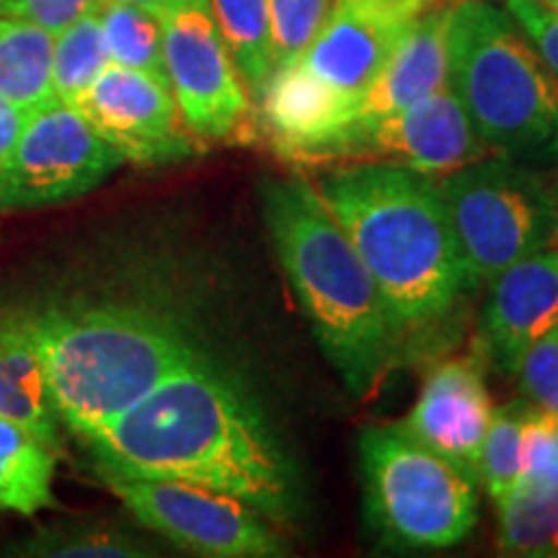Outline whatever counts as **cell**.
Returning a JSON list of instances; mask_svg holds the SVG:
<instances>
[{
    "label": "cell",
    "instance_id": "14",
    "mask_svg": "<svg viewBox=\"0 0 558 558\" xmlns=\"http://www.w3.org/2000/svg\"><path fill=\"white\" fill-rule=\"evenodd\" d=\"M256 104L262 128L279 156L303 163L357 120V96L331 86L298 58L271 73Z\"/></svg>",
    "mask_w": 558,
    "mask_h": 558
},
{
    "label": "cell",
    "instance_id": "37",
    "mask_svg": "<svg viewBox=\"0 0 558 558\" xmlns=\"http://www.w3.org/2000/svg\"><path fill=\"white\" fill-rule=\"evenodd\" d=\"M550 246H556V248H558V230H556V235H554V243H550Z\"/></svg>",
    "mask_w": 558,
    "mask_h": 558
},
{
    "label": "cell",
    "instance_id": "18",
    "mask_svg": "<svg viewBox=\"0 0 558 558\" xmlns=\"http://www.w3.org/2000/svg\"><path fill=\"white\" fill-rule=\"evenodd\" d=\"M0 416L34 432L52 450H62V422L45 373L32 344L5 311H0Z\"/></svg>",
    "mask_w": 558,
    "mask_h": 558
},
{
    "label": "cell",
    "instance_id": "33",
    "mask_svg": "<svg viewBox=\"0 0 558 558\" xmlns=\"http://www.w3.org/2000/svg\"><path fill=\"white\" fill-rule=\"evenodd\" d=\"M122 3H132V5H140V9L156 13V16H163L166 11L173 9V5L179 3V0H122Z\"/></svg>",
    "mask_w": 558,
    "mask_h": 558
},
{
    "label": "cell",
    "instance_id": "12",
    "mask_svg": "<svg viewBox=\"0 0 558 558\" xmlns=\"http://www.w3.org/2000/svg\"><path fill=\"white\" fill-rule=\"evenodd\" d=\"M70 107L124 158L135 166H163L192 158V135L173 99L169 81L109 62Z\"/></svg>",
    "mask_w": 558,
    "mask_h": 558
},
{
    "label": "cell",
    "instance_id": "22",
    "mask_svg": "<svg viewBox=\"0 0 558 558\" xmlns=\"http://www.w3.org/2000/svg\"><path fill=\"white\" fill-rule=\"evenodd\" d=\"M52 34L0 13V96L37 109L52 101Z\"/></svg>",
    "mask_w": 558,
    "mask_h": 558
},
{
    "label": "cell",
    "instance_id": "4",
    "mask_svg": "<svg viewBox=\"0 0 558 558\" xmlns=\"http://www.w3.org/2000/svg\"><path fill=\"white\" fill-rule=\"evenodd\" d=\"M313 184L401 333L448 316L465 277L435 179L390 163H341Z\"/></svg>",
    "mask_w": 558,
    "mask_h": 558
},
{
    "label": "cell",
    "instance_id": "9",
    "mask_svg": "<svg viewBox=\"0 0 558 558\" xmlns=\"http://www.w3.org/2000/svg\"><path fill=\"white\" fill-rule=\"evenodd\" d=\"M124 158L58 99L32 109L13 150L0 160V209L65 205L94 192Z\"/></svg>",
    "mask_w": 558,
    "mask_h": 558
},
{
    "label": "cell",
    "instance_id": "10",
    "mask_svg": "<svg viewBox=\"0 0 558 558\" xmlns=\"http://www.w3.org/2000/svg\"><path fill=\"white\" fill-rule=\"evenodd\" d=\"M166 78L197 140L228 143L248 130L254 101L215 24L209 0H179L160 16Z\"/></svg>",
    "mask_w": 558,
    "mask_h": 558
},
{
    "label": "cell",
    "instance_id": "28",
    "mask_svg": "<svg viewBox=\"0 0 558 558\" xmlns=\"http://www.w3.org/2000/svg\"><path fill=\"white\" fill-rule=\"evenodd\" d=\"M518 378L530 407L558 418V324L527 349Z\"/></svg>",
    "mask_w": 558,
    "mask_h": 558
},
{
    "label": "cell",
    "instance_id": "34",
    "mask_svg": "<svg viewBox=\"0 0 558 558\" xmlns=\"http://www.w3.org/2000/svg\"><path fill=\"white\" fill-rule=\"evenodd\" d=\"M550 194H554V202H556V213H558V173H556V179L550 181Z\"/></svg>",
    "mask_w": 558,
    "mask_h": 558
},
{
    "label": "cell",
    "instance_id": "7",
    "mask_svg": "<svg viewBox=\"0 0 558 558\" xmlns=\"http://www.w3.org/2000/svg\"><path fill=\"white\" fill-rule=\"evenodd\" d=\"M463 267L465 290L554 243L558 213L550 181L527 163L486 156L435 179Z\"/></svg>",
    "mask_w": 558,
    "mask_h": 558
},
{
    "label": "cell",
    "instance_id": "29",
    "mask_svg": "<svg viewBox=\"0 0 558 558\" xmlns=\"http://www.w3.org/2000/svg\"><path fill=\"white\" fill-rule=\"evenodd\" d=\"M558 478V418L530 407L525 439H522L520 481ZM518 486V484H514Z\"/></svg>",
    "mask_w": 558,
    "mask_h": 558
},
{
    "label": "cell",
    "instance_id": "21",
    "mask_svg": "<svg viewBox=\"0 0 558 558\" xmlns=\"http://www.w3.org/2000/svg\"><path fill=\"white\" fill-rule=\"evenodd\" d=\"M494 507L501 554L558 558V478L518 481Z\"/></svg>",
    "mask_w": 558,
    "mask_h": 558
},
{
    "label": "cell",
    "instance_id": "27",
    "mask_svg": "<svg viewBox=\"0 0 558 558\" xmlns=\"http://www.w3.org/2000/svg\"><path fill=\"white\" fill-rule=\"evenodd\" d=\"M331 3L333 0H267L275 70L305 52Z\"/></svg>",
    "mask_w": 558,
    "mask_h": 558
},
{
    "label": "cell",
    "instance_id": "1",
    "mask_svg": "<svg viewBox=\"0 0 558 558\" xmlns=\"http://www.w3.org/2000/svg\"><path fill=\"white\" fill-rule=\"evenodd\" d=\"M83 445L94 469L218 488L271 522L298 507L292 463L262 409L209 357L179 367Z\"/></svg>",
    "mask_w": 558,
    "mask_h": 558
},
{
    "label": "cell",
    "instance_id": "6",
    "mask_svg": "<svg viewBox=\"0 0 558 558\" xmlns=\"http://www.w3.org/2000/svg\"><path fill=\"white\" fill-rule=\"evenodd\" d=\"M367 518L396 546L450 548L478 520V478L427 448L403 424L360 437Z\"/></svg>",
    "mask_w": 558,
    "mask_h": 558
},
{
    "label": "cell",
    "instance_id": "2",
    "mask_svg": "<svg viewBox=\"0 0 558 558\" xmlns=\"http://www.w3.org/2000/svg\"><path fill=\"white\" fill-rule=\"evenodd\" d=\"M37 354L60 422L86 442L179 367L207 357L179 318L148 305L5 311Z\"/></svg>",
    "mask_w": 558,
    "mask_h": 558
},
{
    "label": "cell",
    "instance_id": "23",
    "mask_svg": "<svg viewBox=\"0 0 558 558\" xmlns=\"http://www.w3.org/2000/svg\"><path fill=\"white\" fill-rule=\"evenodd\" d=\"M209 9L251 99L256 101L275 73L267 0H209Z\"/></svg>",
    "mask_w": 558,
    "mask_h": 558
},
{
    "label": "cell",
    "instance_id": "31",
    "mask_svg": "<svg viewBox=\"0 0 558 558\" xmlns=\"http://www.w3.org/2000/svg\"><path fill=\"white\" fill-rule=\"evenodd\" d=\"M558 75V11L543 0H501Z\"/></svg>",
    "mask_w": 558,
    "mask_h": 558
},
{
    "label": "cell",
    "instance_id": "16",
    "mask_svg": "<svg viewBox=\"0 0 558 558\" xmlns=\"http://www.w3.org/2000/svg\"><path fill=\"white\" fill-rule=\"evenodd\" d=\"M558 324V248L548 246L501 271L484 311V344L494 365L518 373L530 347Z\"/></svg>",
    "mask_w": 558,
    "mask_h": 558
},
{
    "label": "cell",
    "instance_id": "15",
    "mask_svg": "<svg viewBox=\"0 0 558 558\" xmlns=\"http://www.w3.org/2000/svg\"><path fill=\"white\" fill-rule=\"evenodd\" d=\"M492 414L484 367L473 354H465L432 369L414 409L401 424L427 448L456 460L478 478V452Z\"/></svg>",
    "mask_w": 558,
    "mask_h": 558
},
{
    "label": "cell",
    "instance_id": "26",
    "mask_svg": "<svg viewBox=\"0 0 558 558\" xmlns=\"http://www.w3.org/2000/svg\"><path fill=\"white\" fill-rule=\"evenodd\" d=\"M530 414L527 401H512L494 409L484 445L478 452V481L494 505L512 492L522 473V439Z\"/></svg>",
    "mask_w": 558,
    "mask_h": 558
},
{
    "label": "cell",
    "instance_id": "25",
    "mask_svg": "<svg viewBox=\"0 0 558 558\" xmlns=\"http://www.w3.org/2000/svg\"><path fill=\"white\" fill-rule=\"evenodd\" d=\"M101 24L96 11L54 34L52 39V94L62 104H73L109 65Z\"/></svg>",
    "mask_w": 558,
    "mask_h": 558
},
{
    "label": "cell",
    "instance_id": "5",
    "mask_svg": "<svg viewBox=\"0 0 558 558\" xmlns=\"http://www.w3.org/2000/svg\"><path fill=\"white\" fill-rule=\"evenodd\" d=\"M448 83L494 156L558 160V75L505 3L450 5Z\"/></svg>",
    "mask_w": 558,
    "mask_h": 558
},
{
    "label": "cell",
    "instance_id": "17",
    "mask_svg": "<svg viewBox=\"0 0 558 558\" xmlns=\"http://www.w3.org/2000/svg\"><path fill=\"white\" fill-rule=\"evenodd\" d=\"M448 16L450 5H437L411 26L360 94L354 124L407 109L448 83Z\"/></svg>",
    "mask_w": 558,
    "mask_h": 558
},
{
    "label": "cell",
    "instance_id": "32",
    "mask_svg": "<svg viewBox=\"0 0 558 558\" xmlns=\"http://www.w3.org/2000/svg\"><path fill=\"white\" fill-rule=\"evenodd\" d=\"M32 109L21 107V104L0 96V160H3L16 145V140L26 128Z\"/></svg>",
    "mask_w": 558,
    "mask_h": 558
},
{
    "label": "cell",
    "instance_id": "36",
    "mask_svg": "<svg viewBox=\"0 0 558 558\" xmlns=\"http://www.w3.org/2000/svg\"><path fill=\"white\" fill-rule=\"evenodd\" d=\"M452 3H458V0H439V5H452Z\"/></svg>",
    "mask_w": 558,
    "mask_h": 558
},
{
    "label": "cell",
    "instance_id": "24",
    "mask_svg": "<svg viewBox=\"0 0 558 558\" xmlns=\"http://www.w3.org/2000/svg\"><path fill=\"white\" fill-rule=\"evenodd\" d=\"M96 16H99L109 60L114 65L135 68L169 81L166 78L160 16L140 9V5L122 3V0H99Z\"/></svg>",
    "mask_w": 558,
    "mask_h": 558
},
{
    "label": "cell",
    "instance_id": "19",
    "mask_svg": "<svg viewBox=\"0 0 558 558\" xmlns=\"http://www.w3.org/2000/svg\"><path fill=\"white\" fill-rule=\"evenodd\" d=\"M58 458L34 432L0 416V512L32 518L58 507L52 492Z\"/></svg>",
    "mask_w": 558,
    "mask_h": 558
},
{
    "label": "cell",
    "instance_id": "30",
    "mask_svg": "<svg viewBox=\"0 0 558 558\" xmlns=\"http://www.w3.org/2000/svg\"><path fill=\"white\" fill-rule=\"evenodd\" d=\"M96 5L99 0H0V13L29 21L54 37L73 21L96 11Z\"/></svg>",
    "mask_w": 558,
    "mask_h": 558
},
{
    "label": "cell",
    "instance_id": "13",
    "mask_svg": "<svg viewBox=\"0 0 558 558\" xmlns=\"http://www.w3.org/2000/svg\"><path fill=\"white\" fill-rule=\"evenodd\" d=\"M437 5L439 0H333L298 60L360 101L411 26Z\"/></svg>",
    "mask_w": 558,
    "mask_h": 558
},
{
    "label": "cell",
    "instance_id": "8",
    "mask_svg": "<svg viewBox=\"0 0 558 558\" xmlns=\"http://www.w3.org/2000/svg\"><path fill=\"white\" fill-rule=\"evenodd\" d=\"M101 484L130 509L140 525L173 546L209 558H275L288 546L271 520L233 494L190 481L124 476L96 469Z\"/></svg>",
    "mask_w": 558,
    "mask_h": 558
},
{
    "label": "cell",
    "instance_id": "20",
    "mask_svg": "<svg viewBox=\"0 0 558 558\" xmlns=\"http://www.w3.org/2000/svg\"><path fill=\"white\" fill-rule=\"evenodd\" d=\"M11 556L24 558H145L156 556L148 541L117 520L73 518L39 525L13 543Z\"/></svg>",
    "mask_w": 558,
    "mask_h": 558
},
{
    "label": "cell",
    "instance_id": "3",
    "mask_svg": "<svg viewBox=\"0 0 558 558\" xmlns=\"http://www.w3.org/2000/svg\"><path fill=\"white\" fill-rule=\"evenodd\" d=\"M264 222L318 347L354 396L383 378L401 329L344 228L311 179L290 173L262 190Z\"/></svg>",
    "mask_w": 558,
    "mask_h": 558
},
{
    "label": "cell",
    "instance_id": "35",
    "mask_svg": "<svg viewBox=\"0 0 558 558\" xmlns=\"http://www.w3.org/2000/svg\"><path fill=\"white\" fill-rule=\"evenodd\" d=\"M543 3H546V5H550V9H556V11H558V0H543Z\"/></svg>",
    "mask_w": 558,
    "mask_h": 558
},
{
    "label": "cell",
    "instance_id": "11",
    "mask_svg": "<svg viewBox=\"0 0 558 558\" xmlns=\"http://www.w3.org/2000/svg\"><path fill=\"white\" fill-rule=\"evenodd\" d=\"M486 156L494 153L473 128L450 83H445L407 109L341 132L308 163H390L442 177Z\"/></svg>",
    "mask_w": 558,
    "mask_h": 558
}]
</instances>
